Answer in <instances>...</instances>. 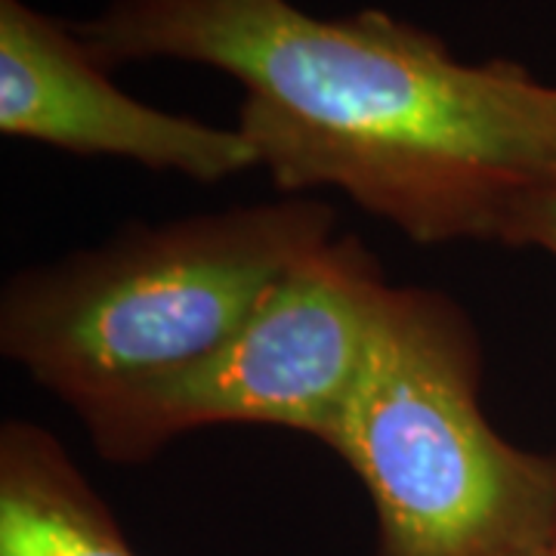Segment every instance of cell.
I'll use <instances>...</instances> for the list:
<instances>
[{"instance_id": "cell-1", "label": "cell", "mask_w": 556, "mask_h": 556, "mask_svg": "<svg viewBox=\"0 0 556 556\" xmlns=\"http://www.w3.org/2000/svg\"><path fill=\"white\" fill-rule=\"evenodd\" d=\"M93 60H177L239 80V130L285 195L338 189L420 244L501 241L556 179V87L464 62L387 10L321 20L294 0H109L72 22Z\"/></svg>"}, {"instance_id": "cell-2", "label": "cell", "mask_w": 556, "mask_h": 556, "mask_svg": "<svg viewBox=\"0 0 556 556\" xmlns=\"http://www.w3.org/2000/svg\"><path fill=\"white\" fill-rule=\"evenodd\" d=\"M334 223L331 204L306 199L130 223L97 248L10 278L0 353L78 412L211 356L338 239Z\"/></svg>"}, {"instance_id": "cell-3", "label": "cell", "mask_w": 556, "mask_h": 556, "mask_svg": "<svg viewBox=\"0 0 556 556\" xmlns=\"http://www.w3.org/2000/svg\"><path fill=\"white\" fill-rule=\"evenodd\" d=\"M482 353L455 300L387 288L331 452L375 504V556H535L556 544V455L479 405Z\"/></svg>"}, {"instance_id": "cell-4", "label": "cell", "mask_w": 556, "mask_h": 556, "mask_svg": "<svg viewBox=\"0 0 556 556\" xmlns=\"http://www.w3.org/2000/svg\"><path fill=\"white\" fill-rule=\"evenodd\" d=\"M390 281L356 236L300 263L211 356L80 405L97 455L155 457L204 427H278L331 445Z\"/></svg>"}, {"instance_id": "cell-5", "label": "cell", "mask_w": 556, "mask_h": 556, "mask_svg": "<svg viewBox=\"0 0 556 556\" xmlns=\"http://www.w3.org/2000/svg\"><path fill=\"white\" fill-rule=\"evenodd\" d=\"M0 134L195 182H223L257 167L236 127L161 112L124 93L72 22L25 0H0Z\"/></svg>"}, {"instance_id": "cell-6", "label": "cell", "mask_w": 556, "mask_h": 556, "mask_svg": "<svg viewBox=\"0 0 556 556\" xmlns=\"http://www.w3.org/2000/svg\"><path fill=\"white\" fill-rule=\"evenodd\" d=\"M0 556H139L60 439L31 420L0 427Z\"/></svg>"}, {"instance_id": "cell-7", "label": "cell", "mask_w": 556, "mask_h": 556, "mask_svg": "<svg viewBox=\"0 0 556 556\" xmlns=\"http://www.w3.org/2000/svg\"><path fill=\"white\" fill-rule=\"evenodd\" d=\"M501 244L535 248L556 260V179L519 201L517 211L507 219Z\"/></svg>"}, {"instance_id": "cell-8", "label": "cell", "mask_w": 556, "mask_h": 556, "mask_svg": "<svg viewBox=\"0 0 556 556\" xmlns=\"http://www.w3.org/2000/svg\"><path fill=\"white\" fill-rule=\"evenodd\" d=\"M535 556H554V551H551V554H535Z\"/></svg>"}, {"instance_id": "cell-9", "label": "cell", "mask_w": 556, "mask_h": 556, "mask_svg": "<svg viewBox=\"0 0 556 556\" xmlns=\"http://www.w3.org/2000/svg\"><path fill=\"white\" fill-rule=\"evenodd\" d=\"M554 556H556V544H554Z\"/></svg>"}]
</instances>
